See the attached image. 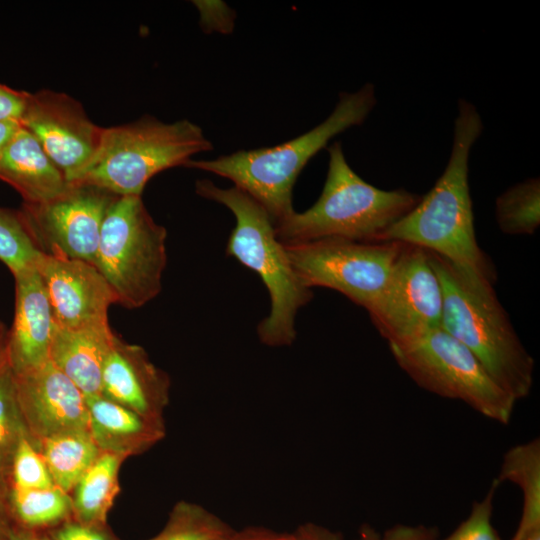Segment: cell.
<instances>
[{
    "instance_id": "cell-1",
    "label": "cell",
    "mask_w": 540,
    "mask_h": 540,
    "mask_svg": "<svg viewBox=\"0 0 540 540\" xmlns=\"http://www.w3.org/2000/svg\"><path fill=\"white\" fill-rule=\"evenodd\" d=\"M483 130L476 107L458 101L453 144L447 165L432 189L377 242L420 247L446 260L470 289L495 293L494 270L478 246L469 189V156Z\"/></svg>"
},
{
    "instance_id": "cell-8",
    "label": "cell",
    "mask_w": 540,
    "mask_h": 540,
    "mask_svg": "<svg viewBox=\"0 0 540 540\" xmlns=\"http://www.w3.org/2000/svg\"><path fill=\"white\" fill-rule=\"evenodd\" d=\"M388 345L400 368L423 389L461 401L497 423L510 422L516 401L462 343L441 327Z\"/></svg>"
},
{
    "instance_id": "cell-34",
    "label": "cell",
    "mask_w": 540,
    "mask_h": 540,
    "mask_svg": "<svg viewBox=\"0 0 540 540\" xmlns=\"http://www.w3.org/2000/svg\"><path fill=\"white\" fill-rule=\"evenodd\" d=\"M287 540H344L342 534L315 523H305L294 532L288 533Z\"/></svg>"
},
{
    "instance_id": "cell-20",
    "label": "cell",
    "mask_w": 540,
    "mask_h": 540,
    "mask_svg": "<svg viewBox=\"0 0 540 540\" xmlns=\"http://www.w3.org/2000/svg\"><path fill=\"white\" fill-rule=\"evenodd\" d=\"M516 485L523 496L520 521L511 540L540 531V439L534 438L509 448L503 455L496 478Z\"/></svg>"
},
{
    "instance_id": "cell-11",
    "label": "cell",
    "mask_w": 540,
    "mask_h": 540,
    "mask_svg": "<svg viewBox=\"0 0 540 540\" xmlns=\"http://www.w3.org/2000/svg\"><path fill=\"white\" fill-rule=\"evenodd\" d=\"M367 312L388 344L441 327L442 287L426 250L403 244L384 290Z\"/></svg>"
},
{
    "instance_id": "cell-35",
    "label": "cell",
    "mask_w": 540,
    "mask_h": 540,
    "mask_svg": "<svg viewBox=\"0 0 540 540\" xmlns=\"http://www.w3.org/2000/svg\"><path fill=\"white\" fill-rule=\"evenodd\" d=\"M287 538V533H278L262 527H249L234 531L225 540H287Z\"/></svg>"
},
{
    "instance_id": "cell-26",
    "label": "cell",
    "mask_w": 540,
    "mask_h": 540,
    "mask_svg": "<svg viewBox=\"0 0 540 540\" xmlns=\"http://www.w3.org/2000/svg\"><path fill=\"white\" fill-rule=\"evenodd\" d=\"M496 221L507 234H533L540 224V181L525 180L502 193L495 204Z\"/></svg>"
},
{
    "instance_id": "cell-40",
    "label": "cell",
    "mask_w": 540,
    "mask_h": 540,
    "mask_svg": "<svg viewBox=\"0 0 540 540\" xmlns=\"http://www.w3.org/2000/svg\"><path fill=\"white\" fill-rule=\"evenodd\" d=\"M520 540H540V531L530 534L527 537L522 538Z\"/></svg>"
},
{
    "instance_id": "cell-41",
    "label": "cell",
    "mask_w": 540,
    "mask_h": 540,
    "mask_svg": "<svg viewBox=\"0 0 540 540\" xmlns=\"http://www.w3.org/2000/svg\"><path fill=\"white\" fill-rule=\"evenodd\" d=\"M228 538V537H227Z\"/></svg>"
},
{
    "instance_id": "cell-13",
    "label": "cell",
    "mask_w": 540,
    "mask_h": 540,
    "mask_svg": "<svg viewBox=\"0 0 540 540\" xmlns=\"http://www.w3.org/2000/svg\"><path fill=\"white\" fill-rule=\"evenodd\" d=\"M15 382L19 407L37 449L57 435L90 432L86 396L50 361L15 375Z\"/></svg>"
},
{
    "instance_id": "cell-30",
    "label": "cell",
    "mask_w": 540,
    "mask_h": 540,
    "mask_svg": "<svg viewBox=\"0 0 540 540\" xmlns=\"http://www.w3.org/2000/svg\"><path fill=\"white\" fill-rule=\"evenodd\" d=\"M438 530L425 525L397 524L384 533L365 524L359 528L356 540H438Z\"/></svg>"
},
{
    "instance_id": "cell-15",
    "label": "cell",
    "mask_w": 540,
    "mask_h": 540,
    "mask_svg": "<svg viewBox=\"0 0 540 540\" xmlns=\"http://www.w3.org/2000/svg\"><path fill=\"white\" fill-rule=\"evenodd\" d=\"M170 379L139 345L117 335L102 371L100 395L148 419L164 422Z\"/></svg>"
},
{
    "instance_id": "cell-38",
    "label": "cell",
    "mask_w": 540,
    "mask_h": 540,
    "mask_svg": "<svg viewBox=\"0 0 540 540\" xmlns=\"http://www.w3.org/2000/svg\"><path fill=\"white\" fill-rule=\"evenodd\" d=\"M19 126L16 122H0V154Z\"/></svg>"
},
{
    "instance_id": "cell-21",
    "label": "cell",
    "mask_w": 540,
    "mask_h": 540,
    "mask_svg": "<svg viewBox=\"0 0 540 540\" xmlns=\"http://www.w3.org/2000/svg\"><path fill=\"white\" fill-rule=\"evenodd\" d=\"M124 459L101 452L70 493L73 518L90 525H106L114 500L120 491L119 471Z\"/></svg>"
},
{
    "instance_id": "cell-22",
    "label": "cell",
    "mask_w": 540,
    "mask_h": 540,
    "mask_svg": "<svg viewBox=\"0 0 540 540\" xmlns=\"http://www.w3.org/2000/svg\"><path fill=\"white\" fill-rule=\"evenodd\" d=\"M38 450L55 486L69 494L101 454L90 432L48 438L39 444Z\"/></svg>"
},
{
    "instance_id": "cell-24",
    "label": "cell",
    "mask_w": 540,
    "mask_h": 540,
    "mask_svg": "<svg viewBox=\"0 0 540 540\" xmlns=\"http://www.w3.org/2000/svg\"><path fill=\"white\" fill-rule=\"evenodd\" d=\"M25 438L31 436L19 407L15 375L6 360L0 366V498L5 501L11 488L13 459Z\"/></svg>"
},
{
    "instance_id": "cell-29",
    "label": "cell",
    "mask_w": 540,
    "mask_h": 540,
    "mask_svg": "<svg viewBox=\"0 0 540 540\" xmlns=\"http://www.w3.org/2000/svg\"><path fill=\"white\" fill-rule=\"evenodd\" d=\"M499 486L494 479L484 498L473 502L467 518L451 534L438 540H501L492 524L493 500Z\"/></svg>"
},
{
    "instance_id": "cell-18",
    "label": "cell",
    "mask_w": 540,
    "mask_h": 540,
    "mask_svg": "<svg viewBox=\"0 0 540 540\" xmlns=\"http://www.w3.org/2000/svg\"><path fill=\"white\" fill-rule=\"evenodd\" d=\"M115 336L109 323L79 328L54 323L49 360L85 396L100 395L104 363Z\"/></svg>"
},
{
    "instance_id": "cell-17",
    "label": "cell",
    "mask_w": 540,
    "mask_h": 540,
    "mask_svg": "<svg viewBox=\"0 0 540 540\" xmlns=\"http://www.w3.org/2000/svg\"><path fill=\"white\" fill-rule=\"evenodd\" d=\"M0 180L13 187L24 203L30 204L54 199L69 187L64 173L22 125L0 154Z\"/></svg>"
},
{
    "instance_id": "cell-25",
    "label": "cell",
    "mask_w": 540,
    "mask_h": 540,
    "mask_svg": "<svg viewBox=\"0 0 540 540\" xmlns=\"http://www.w3.org/2000/svg\"><path fill=\"white\" fill-rule=\"evenodd\" d=\"M235 530L205 507L177 502L163 529L147 540H225Z\"/></svg>"
},
{
    "instance_id": "cell-19",
    "label": "cell",
    "mask_w": 540,
    "mask_h": 540,
    "mask_svg": "<svg viewBox=\"0 0 540 540\" xmlns=\"http://www.w3.org/2000/svg\"><path fill=\"white\" fill-rule=\"evenodd\" d=\"M89 431L103 453L123 458L139 455L166 434L165 422L154 421L101 395L86 396Z\"/></svg>"
},
{
    "instance_id": "cell-39",
    "label": "cell",
    "mask_w": 540,
    "mask_h": 540,
    "mask_svg": "<svg viewBox=\"0 0 540 540\" xmlns=\"http://www.w3.org/2000/svg\"><path fill=\"white\" fill-rule=\"evenodd\" d=\"M8 331L6 325L0 321V366L7 360Z\"/></svg>"
},
{
    "instance_id": "cell-31",
    "label": "cell",
    "mask_w": 540,
    "mask_h": 540,
    "mask_svg": "<svg viewBox=\"0 0 540 540\" xmlns=\"http://www.w3.org/2000/svg\"><path fill=\"white\" fill-rule=\"evenodd\" d=\"M49 536L51 540H118L106 525L85 524L74 518L54 527Z\"/></svg>"
},
{
    "instance_id": "cell-12",
    "label": "cell",
    "mask_w": 540,
    "mask_h": 540,
    "mask_svg": "<svg viewBox=\"0 0 540 540\" xmlns=\"http://www.w3.org/2000/svg\"><path fill=\"white\" fill-rule=\"evenodd\" d=\"M71 182L97 152L104 128L71 96L52 90L28 95L21 123Z\"/></svg>"
},
{
    "instance_id": "cell-2",
    "label": "cell",
    "mask_w": 540,
    "mask_h": 540,
    "mask_svg": "<svg viewBox=\"0 0 540 540\" xmlns=\"http://www.w3.org/2000/svg\"><path fill=\"white\" fill-rule=\"evenodd\" d=\"M377 103L375 87L342 92L332 113L306 133L280 145L239 150L211 160H189L184 166L231 180L270 215L274 226L295 212L292 195L298 175L330 139L361 125Z\"/></svg>"
},
{
    "instance_id": "cell-3",
    "label": "cell",
    "mask_w": 540,
    "mask_h": 540,
    "mask_svg": "<svg viewBox=\"0 0 540 540\" xmlns=\"http://www.w3.org/2000/svg\"><path fill=\"white\" fill-rule=\"evenodd\" d=\"M195 190L199 196L224 205L233 213L236 224L226 253L257 273L268 290L270 313L258 324L259 340L271 347L291 345L296 339V315L313 294L295 272L270 215L235 186L221 188L208 179H200Z\"/></svg>"
},
{
    "instance_id": "cell-16",
    "label": "cell",
    "mask_w": 540,
    "mask_h": 540,
    "mask_svg": "<svg viewBox=\"0 0 540 540\" xmlns=\"http://www.w3.org/2000/svg\"><path fill=\"white\" fill-rule=\"evenodd\" d=\"M15 314L8 331L7 362L15 375L49 360L54 327L52 309L36 267L14 275Z\"/></svg>"
},
{
    "instance_id": "cell-5",
    "label": "cell",
    "mask_w": 540,
    "mask_h": 540,
    "mask_svg": "<svg viewBox=\"0 0 540 540\" xmlns=\"http://www.w3.org/2000/svg\"><path fill=\"white\" fill-rule=\"evenodd\" d=\"M428 255L442 287L441 328L462 343L516 402L527 397L533 385L534 360L496 293L470 289L446 260L431 252Z\"/></svg>"
},
{
    "instance_id": "cell-7",
    "label": "cell",
    "mask_w": 540,
    "mask_h": 540,
    "mask_svg": "<svg viewBox=\"0 0 540 540\" xmlns=\"http://www.w3.org/2000/svg\"><path fill=\"white\" fill-rule=\"evenodd\" d=\"M167 231L155 222L141 196H119L103 221L94 265L116 303L136 309L161 291L167 263Z\"/></svg>"
},
{
    "instance_id": "cell-14",
    "label": "cell",
    "mask_w": 540,
    "mask_h": 540,
    "mask_svg": "<svg viewBox=\"0 0 540 540\" xmlns=\"http://www.w3.org/2000/svg\"><path fill=\"white\" fill-rule=\"evenodd\" d=\"M35 267L56 325L79 328L109 323L108 310L116 300L94 264L40 252Z\"/></svg>"
},
{
    "instance_id": "cell-10",
    "label": "cell",
    "mask_w": 540,
    "mask_h": 540,
    "mask_svg": "<svg viewBox=\"0 0 540 540\" xmlns=\"http://www.w3.org/2000/svg\"><path fill=\"white\" fill-rule=\"evenodd\" d=\"M117 197L94 185L69 183L58 197L23 203L19 212L41 253L94 264L104 218Z\"/></svg>"
},
{
    "instance_id": "cell-9",
    "label": "cell",
    "mask_w": 540,
    "mask_h": 540,
    "mask_svg": "<svg viewBox=\"0 0 540 540\" xmlns=\"http://www.w3.org/2000/svg\"><path fill=\"white\" fill-rule=\"evenodd\" d=\"M284 246L305 286L336 290L368 310L384 290L403 244L323 238Z\"/></svg>"
},
{
    "instance_id": "cell-36",
    "label": "cell",
    "mask_w": 540,
    "mask_h": 540,
    "mask_svg": "<svg viewBox=\"0 0 540 540\" xmlns=\"http://www.w3.org/2000/svg\"><path fill=\"white\" fill-rule=\"evenodd\" d=\"M13 522L6 501L0 498V540L8 539L14 528Z\"/></svg>"
},
{
    "instance_id": "cell-33",
    "label": "cell",
    "mask_w": 540,
    "mask_h": 540,
    "mask_svg": "<svg viewBox=\"0 0 540 540\" xmlns=\"http://www.w3.org/2000/svg\"><path fill=\"white\" fill-rule=\"evenodd\" d=\"M29 92L0 83V122L21 123Z\"/></svg>"
},
{
    "instance_id": "cell-23",
    "label": "cell",
    "mask_w": 540,
    "mask_h": 540,
    "mask_svg": "<svg viewBox=\"0 0 540 540\" xmlns=\"http://www.w3.org/2000/svg\"><path fill=\"white\" fill-rule=\"evenodd\" d=\"M6 503L13 521L26 529L54 528L73 518L71 495L57 486L45 489L11 486Z\"/></svg>"
},
{
    "instance_id": "cell-4",
    "label": "cell",
    "mask_w": 540,
    "mask_h": 540,
    "mask_svg": "<svg viewBox=\"0 0 540 540\" xmlns=\"http://www.w3.org/2000/svg\"><path fill=\"white\" fill-rule=\"evenodd\" d=\"M329 162L319 199L306 211L294 212L275 225L283 244L323 238L377 242L380 235L420 200L406 189L382 190L349 166L340 142L328 148Z\"/></svg>"
},
{
    "instance_id": "cell-6",
    "label": "cell",
    "mask_w": 540,
    "mask_h": 540,
    "mask_svg": "<svg viewBox=\"0 0 540 540\" xmlns=\"http://www.w3.org/2000/svg\"><path fill=\"white\" fill-rule=\"evenodd\" d=\"M212 149L200 126L187 119L165 123L144 116L104 128L97 152L69 183L94 185L117 196H141L156 174Z\"/></svg>"
},
{
    "instance_id": "cell-28",
    "label": "cell",
    "mask_w": 540,
    "mask_h": 540,
    "mask_svg": "<svg viewBox=\"0 0 540 540\" xmlns=\"http://www.w3.org/2000/svg\"><path fill=\"white\" fill-rule=\"evenodd\" d=\"M11 486L45 489L55 486L48 467L30 438L21 441L11 468Z\"/></svg>"
},
{
    "instance_id": "cell-27",
    "label": "cell",
    "mask_w": 540,
    "mask_h": 540,
    "mask_svg": "<svg viewBox=\"0 0 540 540\" xmlns=\"http://www.w3.org/2000/svg\"><path fill=\"white\" fill-rule=\"evenodd\" d=\"M39 254L19 210L0 207V261L14 276L35 266Z\"/></svg>"
},
{
    "instance_id": "cell-37",
    "label": "cell",
    "mask_w": 540,
    "mask_h": 540,
    "mask_svg": "<svg viewBox=\"0 0 540 540\" xmlns=\"http://www.w3.org/2000/svg\"><path fill=\"white\" fill-rule=\"evenodd\" d=\"M7 540H51V538L39 530L14 527Z\"/></svg>"
},
{
    "instance_id": "cell-32",
    "label": "cell",
    "mask_w": 540,
    "mask_h": 540,
    "mask_svg": "<svg viewBox=\"0 0 540 540\" xmlns=\"http://www.w3.org/2000/svg\"><path fill=\"white\" fill-rule=\"evenodd\" d=\"M200 12L201 26L204 31L229 33L233 29L234 11L219 1H193Z\"/></svg>"
}]
</instances>
